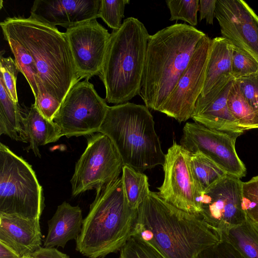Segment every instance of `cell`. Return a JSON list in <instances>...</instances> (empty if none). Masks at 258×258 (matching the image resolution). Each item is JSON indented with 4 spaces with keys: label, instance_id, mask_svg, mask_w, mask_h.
<instances>
[{
    "label": "cell",
    "instance_id": "obj_1",
    "mask_svg": "<svg viewBox=\"0 0 258 258\" xmlns=\"http://www.w3.org/2000/svg\"><path fill=\"white\" fill-rule=\"evenodd\" d=\"M131 236L145 241L165 258H196L220 241L200 214L178 209L151 191L138 210Z\"/></svg>",
    "mask_w": 258,
    "mask_h": 258
},
{
    "label": "cell",
    "instance_id": "obj_2",
    "mask_svg": "<svg viewBox=\"0 0 258 258\" xmlns=\"http://www.w3.org/2000/svg\"><path fill=\"white\" fill-rule=\"evenodd\" d=\"M205 35L185 23H176L150 35L140 94L148 108L159 111Z\"/></svg>",
    "mask_w": 258,
    "mask_h": 258
},
{
    "label": "cell",
    "instance_id": "obj_3",
    "mask_svg": "<svg viewBox=\"0 0 258 258\" xmlns=\"http://www.w3.org/2000/svg\"><path fill=\"white\" fill-rule=\"evenodd\" d=\"M0 25L10 30L29 50L45 93L61 104L80 81L65 33L31 15L9 17Z\"/></svg>",
    "mask_w": 258,
    "mask_h": 258
},
{
    "label": "cell",
    "instance_id": "obj_4",
    "mask_svg": "<svg viewBox=\"0 0 258 258\" xmlns=\"http://www.w3.org/2000/svg\"><path fill=\"white\" fill-rule=\"evenodd\" d=\"M138 216L126 199L121 177L96 191L76 238V250L89 258L115 252L130 238Z\"/></svg>",
    "mask_w": 258,
    "mask_h": 258
},
{
    "label": "cell",
    "instance_id": "obj_5",
    "mask_svg": "<svg viewBox=\"0 0 258 258\" xmlns=\"http://www.w3.org/2000/svg\"><path fill=\"white\" fill-rule=\"evenodd\" d=\"M150 35L144 24L134 17L124 19L119 29L112 30L99 75L108 103H124L140 94Z\"/></svg>",
    "mask_w": 258,
    "mask_h": 258
},
{
    "label": "cell",
    "instance_id": "obj_6",
    "mask_svg": "<svg viewBox=\"0 0 258 258\" xmlns=\"http://www.w3.org/2000/svg\"><path fill=\"white\" fill-rule=\"evenodd\" d=\"M154 127L149 108L127 102L109 107L98 132L111 140L124 165L143 172L165 161Z\"/></svg>",
    "mask_w": 258,
    "mask_h": 258
},
{
    "label": "cell",
    "instance_id": "obj_7",
    "mask_svg": "<svg viewBox=\"0 0 258 258\" xmlns=\"http://www.w3.org/2000/svg\"><path fill=\"white\" fill-rule=\"evenodd\" d=\"M41 185L32 166L0 144V214L40 219L44 207Z\"/></svg>",
    "mask_w": 258,
    "mask_h": 258
},
{
    "label": "cell",
    "instance_id": "obj_8",
    "mask_svg": "<svg viewBox=\"0 0 258 258\" xmlns=\"http://www.w3.org/2000/svg\"><path fill=\"white\" fill-rule=\"evenodd\" d=\"M124 164L115 146L100 132L90 135L87 147L77 162L71 179L72 195L96 191L119 177Z\"/></svg>",
    "mask_w": 258,
    "mask_h": 258
},
{
    "label": "cell",
    "instance_id": "obj_9",
    "mask_svg": "<svg viewBox=\"0 0 258 258\" xmlns=\"http://www.w3.org/2000/svg\"><path fill=\"white\" fill-rule=\"evenodd\" d=\"M88 80L78 81L70 90L53 121L67 138L98 133L109 108Z\"/></svg>",
    "mask_w": 258,
    "mask_h": 258
},
{
    "label": "cell",
    "instance_id": "obj_10",
    "mask_svg": "<svg viewBox=\"0 0 258 258\" xmlns=\"http://www.w3.org/2000/svg\"><path fill=\"white\" fill-rule=\"evenodd\" d=\"M242 133L211 129L197 122L183 126L180 145L191 153L200 152L223 169L240 179L246 169L235 150V142Z\"/></svg>",
    "mask_w": 258,
    "mask_h": 258
},
{
    "label": "cell",
    "instance_id": "obj_11",
    "mask_svg": "<svg viewBox=\"0 0 258 258\" xmlns=\"http://www.w3.org/2000/svg\"><path fill=\"white\" fill-rule=\"evenodd\" d=\"M242 182L227 174L201 195L199 214L216 233L246 220L241 207Z\"/></svg>",
    "mask_w": 258,
    "mask_h": 258
},
{
    "label": "cell",
    "instance_id": "obj_12",
    "mask_svg": "<svg viewBox=\"0 0 258 258\" xmlns=\"http://www.w3.org/2000/svg\"><path fill=\"white\" fill-rule=\"evenodd\" d=\"M191 153L173 141L165 155L164 178L158 187V195L165 202L185 212L199 214V196L190 170Z\"/></svg>",
    "mask_w": 258,
    "mask_h": 258
},
{
    "label": "cell",
    "instance_id": "obj_13",
    "mask_svg": "<svg viewBox=\"0 0 258 258\" xmlns=\"http://www.w3.org/2000/svg\"><path fill=\"white\" fill-rule=\"evenodd\" d=\"M211 41L206 35L200 40L188 67L159 112L179 122L191 117L204 86Z\"/></svg>",
    "mask_w": 258,
    "mask_h": 258
},
{
    "label": "cell",
    "instance_id": "obj_14",
    "mask_svg": "<svg viewBox=\"0 0 258 258\" xmlns=\"http://www.w3.org/2000/svg\"><path fill=\"white\" fill-rule=\"evenodd\" d=\"M64 33L80 80L99 76L111 33L97 19L69 28Z\"/></svg>",
    "mask_w": 258,
    "mask_h": 258
},
{
    "label": "cell",
    "instance_id": "obj_15",
    "mask_svg": "<svg viewBox=\"0 0 258 258\" xmlns=\"http://www.w3.org/2000/svg\"><path fill=\"white\" fill-rule=\"evenodd\" d=\"M215 18L222 37L258 62V16L242 0H216Z\"/></svg>",
    "mask_w": 258,
    "mask_h": 258
},
{
    "label": "cell",
    "instance_id": "obj_16",
    "mask_svg": "<svg viewBox=\"0 0 258 258\" xmlns=\"http://www.w3.org/2000/svg\"><path fill=\"white\" fill-rule=\"evenodd\" d=\"M101 0H36L31 16L67 29L98 18Z\"/></svg>",
    "mask_w": 258,
    "mask_h": 258
},
{
    "label": "cell",
    "instance_id": "obj_17",
    "mask_svg": "<svg viewBox=\"0 0 258 258\" xmlns=\"http://www.w3.org/2000/svg\"><path fill=\"white\" fill-rule=\"evenodd\" d=\"M42 237L39 219L0 214V242L21 257L40 247Z\"/></svg>",
    "mask_w": 258,
    "mask_h": 258
},
{
    "label": "cell",
    "instance_id": "obj_18",
    "mask_svg": "<svg viewBox=\"0 0 258 258\" xmlns=\"http://www.w3.org/2000/svg\"><path fill=\"white\" fill-rule=\"evenodd\" d=\"M233 45L226 38L212 39L204 86L199 97L221 91L231 81Z\"/></svg>",
    "mask_w": 258,
    "mask_h": 258
},
{
    "label": "cell",
    "instance_id": "obj_19",
    "mask_svg": "<svg viewBox=\"0 0 258 258\" xmlns=\"http://www.w3.org/2000/svg\"><path fill=\"white\" fill-rule=\"evenodd\" d=\"M233 81L212 100L195 106L190 118L195 122L211 129L243 133L244 131L239 126L228 105V97Z\"/></svg>",
    "mask_w": 258,
    "mask_h": 258
},
{
    "label": "cell",
    "instance_id": "obj_20",
    "mask_svg": "<svg viewBox=\"0 0 258 258\" xmlns=\"http://www.w3.org/2000/svg\"><path fill=\"white\" fill-rule=\"evenodd\" d=\"M83 220L79 206H73L63 202L48 221V232L44 240V247L64 248L69 241L78 237Z\"/></svg>",
    "mask_w": 258,
    "mask_h": 258
},
{
    "label": "cell",
    "instance_id": "obj_21",
    "mask_svg": "<svg viewBox=\"0 0 258 258\" xmlns=\"http://www.w3.org/2000/svg\"><path fill=\"white\" fill-rule=\"evenodd\" d=\"M22 124L29 145L26 150H32L39 158V147L55 142L61 137L60 130L54 121L45 118L34 104L31 105L28 113L22 117Z\"/></svg>",
    "mask_w": 258,
    "mask_h": 258
},
{
    "label": "cell",
    "instance_id": "obj_22",
    "mask_svg": "<svg viewBox=\"0 0 258 258\" xmlns=\"http://www.w3.org/2000/svg\"><path fill=\"white\" fill-rule=\"evenodd\" d=\"M0 26L4 38L14 56V60L18 70L27 80L36 100L39 96L46 93L41 85L34 60L16 35L6 27Z\"/></svg>",
    "mask_w": 258,
    "mask_h": 258
},
{
    "label": "cell",
    "instance_id": "obj_23",
    "mask_svg": "<svg viewBox=\"0 0 258 258\" xmlns=\"http://www.w3.org/2000/svg\"><path fill=\"white\" fill-rule=\"evenodd\" d=\"M217 234L220 240L230 244L243 258H258V225L248 218L242 223Z\"/></svg>",
    "mask_w": 258,
    "mask_h": 258
},
{
    "label": "cell",
    "instance_id": "obj_24",
    "mask_svg": "<svg viewBox=\"0 0 258 258\" xmlns=\"http://www.w3.org/2000/svg\"><path fill=\"white\" fill-rule=\"evenodd\" d=\"M18 103L10 96L4 82L0 77V135L12 140L28 143L24 132Z\"/></svg>",
    "mask_w": 258,
    "mask_h": 258
},
{
    "label": "cell",
    "instance_id": "obj_25",
    "mask_svg": "<svg viewBox=\"0 0 258 258\" xmlns=\"http://www.w3.org/2000/svg\"><path fill=\"white\" fill-rule=\"evenodd\" d=\"M189 165L196 190L200 198L203 193L227 175L214 162L200 152L190 154Z\"/></svg>",
    "mask_w": 258,
    "mask_h": 258
},
{
    "label": "cell",
    "instance_id": "obj_26",
    "mask_svg": "<svg viewBox=\"0 0 258 258\" xmlns=\"http://www.w3.org/2000/svg\"><path fill=\"white\" fill-rule=\"evenodd\" d=\"M121 177L129 206L133 210H138L150 192L147 176L124 165Z\"/></svg>",
    "mask_w": 258,
    "mask_h": 258
},
{
    "label": "cell",
    "instance_id": "obj_27",
    "mask_svg": "<svg viewBox=\"0 0 258 258\" xmlns=\"http://www.w3.org/2000/svg\"><path fill=\"white\" fill-rule=\"evenodd\" d=\"M228 105L232 114L244 131L258 128V112L243 97L234 80L229 91Z\"/></svg>",
    "mask_w": 258,
    "mask_h": 258
},
{
    "label": "cell",
    "instance_id": "obj_28",
    "mask_svg": "<svg viewBox=\"0 0 258 258\" xmlns=\"http://www.w3.org/2000/svg\"><path fill=\"white\" fill-rule=\"evenodd\" d=\"M166 3L170 11V21L182 20L193 27L197 25L199 0H167Z\"/></svg>",
    "mask_w": 258,
    "mask_h": 258
},
{
    "label": "cell",
    "instance_id": "obj_29",
    "mask_svg": "<svg viewBox=\"0 0 258 258\" xmlns=\"http://www.w3.org/2000/svg\"><path fill=\"white\" fill-rule=\"evenodd\" d=\"M129 3L128 0H101L98 18L112 30H117L122 26L125 6Z\"/></svg>",
    "mask_w": 258,
    "mask_h": 258
},
{
    "label": "cell",
    "instance_id": "obj_30",
    "mask_svg": "<svg viewBox=\"0 0 258 258\" xmlns=\"http://www.w3.org/2000/svg\"><path fill=\"white\" fill-rule=\"evenodd\" d=\"M241 207L246 217L258 225V175L242 182Z\"/></svg>",
    "mask_w": 258,
    "mask_h": 258
},
{
    "label": "cell",
    "instance_id": "obj_31",
    "mask_svg": "<svg viewBox=\"0 0 258 258\" xmlns=\"http://www.w3.org/2000/svg\"><path fill=\"white\" fill-rule=\"evenodd\" d=\"M258 72V62L243 49L233 45L232 56V75L234 80Z\"/></svg>",
    "mask_w": 258,
    "mask_h": 258
},
{
    "label": "cell",
    "instance_id": "obj_32",
    "mask_svg": "<svg viewBox=\"0 0 258 258\" xmlns=\"http://www.w3.org/2000/svg\"><path fill=\"white\" fill-rule=\"evenodd\" d=\"M119 258H165L145 241L131 236L120 250Z\"/></svg>",
    "mask_w": 258,
    "mask_h": 258
},
{
    "label": "cell",
    "instance_id": "obj_33",
    "mask_svg": "<svg viewBox=\"0 0 258 258\" xmlns=\"http://www.w3.org/2000/svg\"><path fill=\"white\" fill-rule=\"evenodd\" d=\"M2 50L0 55V70L1 77L4 82L10 96L13 100L18 103L16 88L17 77L19 72L14 59L10 56L5 57Z\"/></svg>",
    "mask_w": 258,
    "mask_h": 258
},
{
    "label": "cell",
    "instance_id": "obj_34",
    "mask_svg": "<svg viewBox=\"0 0 258 258\" xmlns=\"http://www.w3.org/2000/svg\"><path fill=\"white\" fill-rule=\"evenodd\" d=\"M234 81L245 99L258 112V72Z\"/></svg>",
    "mask_w": 258,
    "mask_h": 258
},
{
    "label": "cell",
    "instance_id": "obj_35",
    "mask_svg": "<svg viewBox=\"0 0 258 258\" xmlns=\"http://www.w3.org/2000/svg\"><path fill=\"white\" fill-rule=\"evenodd\" d=\"M196 258H243L230 244L220 240L201 251Z\"/></svg>",
    "mask_w": 258,
    "mask_h": 258
},
{
    "label": "cell",
    "instance_id": "obj_36",
    "mask_svg": "<svg viewBox=\"0 0 258 258\" xmlns=\"http://www.w3.org/2000/svg\"><path fill=\"white\" fill-rule=\"evenodd\" d=\"M34 104L39 112L50 121H53L61 105L57 99L47 94L39 96Z\"/></svg>",
    "mask_w": 258,
    "mask_h": 258
},
{
    "label": "cell",
    "instance_id": "obj_37",
    "mask_svg": "<svg viewBox=\"0 0 258 258\" xmlns=\"http://www.w3.org/2000/svg\"><path fill=\"white\" fill-rule=\"evenodd\" d=\"M216 0H200L199 11L200 20L205 19L208 24H213L215 17Z\"/></svg>",
    "mask_w": 258,
    "mask_h": 258
},
{
    "label": "cell",
    "instance_id": "obj_38",
    "mask_svg": "<svg viewBox=\"0 0 258 258\" xmlns=\"http://www.w3.org/2000/svg\"><path fill=\"white\" fill-rule=\"evenodd\" d=\"M33 258H69L65 253L53 247H40L31 255Z\"/></svg>",
    "mask_w": 258,
    "mask_h": 258
},
{
    "label": "cell",
    "instance_id": "obj_39",
    "mask_svg": "<svg viewBox=\"0 0 258 258\" xmlns=\"http://www.w3.org/2000/svg\"><path fill=\"white\" fill-rule=\"evenodd\" d=\"M0 258H22L14 250L0 242Z\"/></svg>",
    "mask_w": 258,
    "mask_h": 258
},
{
    "label": "cell",
    "instance_id": "obj_40",
    "mask_svg": "<svg viewBox=\"0 0 258 258\" xmlns=\"http://www.w3.org/2000/svg\"><path fill=\"white\" fill-rule=\"evenodd\" d=\"M22 258H33V257H32V256L31 255H30L23 256V257H22Z\"/></svg>",
    "mask_w": 258,
    "mask_h": 258
}]
</instances>
